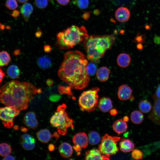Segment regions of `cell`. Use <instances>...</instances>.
<instances>
[{"label":"cell","instance_id":"6da1fadb","mask_svg":"<svg viewBox=\"0 0 160 160\" xmlns=\"http://www.w3.org/2000/svg\"><path fill=\"white\" fill-rule=\"evenodd\" d=\"M58 71L60 79L71 88L81 90L86 87L90 81L86 71L88 62L84 54L77 50L68 52Z\"/></svg>","mask_w":160,"mask_h":160},{"label":"cell","instance_id":"7a4b0ae2","mask_svg":"<svg viewBox=\"0 0 160 160\" xmlns=\"http://www.w3.org/2000/svg\"><path fill=\"white\" fill-rule=\"evenodd\" d=\"M37 92L36 87L30 82L12 80L0 88V103L18 110H23L27 108Z\"/></svg>","mask_w":160,"mask_h":160},{"label":"cell","instance_id":"3957f363","mask_svg":"<svg viewBox=\"0 0 160 160\" xmlns=\"http://www.w3.org/2000/svg\"><path fill=\"white\" fill-rule=\"evenodd\" d=\"M115 39L113 35L89 36L84 41L87 58L93 62L98 61L111 47Z\"/></svg>","mask_w":160,"mask_h":160},{"label":"cell","instance_id":"277c9868","mask_svg":"<svg viewBox=\"0 0 160 160\" xmlns=\"http://www.w3.org/2000/svg\"><path fill=\"white\" fill-rule=\"evenodd\" d=\"M89 36L84 26L72 25L57 34V44L60 49H67L84 41Z\"/></svg>","mask_w":160,"mask_h":160},{"label":"cell","instance_id":"5b68a950","mask_svg":"<svg viewBox=\"0 0 160 160\" xmlns=\"http://www.w3.org/2000/svg\"><path fill=\"white\" fill-rule=\"evenodd\" d=\"M66 108L65 104L59 105L50 119L52 125L57 128L58 132L61 135L66 134L68 128H73V121L66 112Z\"/></svg>","mask_w":160,"mask_h":160},{"label":"cell","instance_id":"8992f818","mask_svg":"<svg viewBox=\"0 0 160 160\" xmlns=\"http://www.w3.org/2000/svg\"><path fill=\"white\" fill-rule=\"evenodd\" d=\"M99 90L98 87H94L82 92L78 100L81 110L90 112L95 110L98 103L97 93Z\"/></svg>","mask_w":160,"mask_h":160},{"label":"cell","instance_id":"52a82bcc","mask_svg":"<svg viewBox=\"0 0 160 160\" xmlns=\"http://www.w3.org/2000/svg\"><path fill=\"white\" fill-rule=\"evenodd\" d=\"M120 138L119 137L112 136L106 134L102 137L98 149L103 154L110 157L119 151L117 144Z\"/></svg>","mask_w":160,"mask_h":160},{"label":"cell","instance_id":"ba28073f","mask_svg":"<svg viewBox=\"0 0 160 160\" xmlns=\"http://www.w3.org/2000/svg\"><path fill=\"white\" fill-rule=\"evenodd\" d=\"M20 111L10 106L0 107V120L4 126L9 128L12 127L14 119L19 114Z\"/></svg>","mask_w":160,"mask_h":160},{"label":"cell","instance_id":"9c48e42d","mask_svg":"<svg viewBox=\"0 0 160 160\" xmlns=\"http://www.w3.org/2000/svg\"><path fill=\"white\" fill-rule=\"evenodd\" d=\"M73 149L76 151H80L82 149L86 148L88 145V136L84 132H79L75 135L73 138Z\"/></svg>","mask_w":160,"mask_h":160},{"label":"cell","instance_id":"30bf717a","mask_svg":"<svg viewBox=\"0 0 160 160\" xmlns=\"http://www.w3.org/2000/svg\"><path fill=\"white\" fill-rule=\"evenodd\" d=\"M148 117L153 123L160 125V98L156 99Z\"/></svg>","mask_w":160,"mask_h":160},{"label":"cell","instance_id":"8fae6325","mask_svg":"<svg viewBox=\"0 0 160 160\" xmlns=\"http://www.w3.org/2000/svg\"><path fill=\"white\" fill-rule=\"evenodd\" d=\"M20 141L23 148L26 150H32L35 147V139L29 134H25L22 135Z\"/></svg>","mask_w":160,"mask_h":160},{"label":"cell","instance_id":"7c38bea8","mask_svg":"<svg viewBox=\"0 0 160 160\" xmlns=\"http://www.w3.org/2000/svg\"><path fill=\"white\" fill-rule=\"evenodd\" d=\"M85 160H109V157L103 154L98 149L93 148L85 152Z\"/></svg>","mask_w":160,"mask_h":160},{"label":"cell","instance_id":"4fadbf2b","mask_svg":"<svg viewBox=\"0 0 160 160\" xmlns=\"http://www.w3.org/2000/svg\"><path fill=\"white\" fill-rule=\"evenodd\" d=\"M23 121L27 127L33 129H36L38 125L36 114L33 111L28 112L25 114L24 117Z\"/></svg>","mask_w":160,"mask_h":160},{"label":"cell","instance_id":"5bb4252c","mask_svg":"<svg viewBox=\"0 0 160 160\" xmlns=\"http://www.w3.org/2000/svg\"><path fill=\"white\" fill-rule=\"evenodd\" d=\"M132 94V89L127 85L123 84L119 87L118 97L121 100L124 101L129 99L131 97Z\"/></svg>","mask_w":160,"mask_h":160},{"label":"cell","instance_id":"9a60e30c","mask_svg":"<svg viewBox=\"0 0 160 160\" xmlns=\"http://www.w3.org/2000/svg\"><path fill=\"white\" fill-rule=\"evenodd\" d=\"M130 14L128 9L124 7H121L118 8L115 13L116 19L120 22H125L129 20Z\"/></svg>","mask_w":160,"mask_h":160},{"label":"cell","instance_id":"2e32d148","mask_svg":"<svg viewBox=\"0 0 160 160\" xmlns=\"http://www.w3.org/2000/svg\"><path fill=\"white\" fill-rule=\"evenodd\" d=\"M58 150L60 155L65 158L71 157L73 152V148L71 146L66 142L63 143L60 145Z\"/></svg>","mask_w":160,"mask_h":160},{"label":"cell","instance_id":"e0dca14e","mask_svg":"<svg viewBox=\"0 0 160 160\" xmlns=\"http://www.w3.org/2000/svg\"><path fill=\"white\" fill-rule=\"evenodd\" d=\"M98 106L100 110L105 113L109 111L113 107L112 102L111 99L105 97H102L100 100Z\"/></svg>","mask_w":160,"mask_h":160},{"label":"cell","instance_id":"ac0fdd59","mask_svg":"<svg viewBox=\"0 0 160 160\" xmlns=\"http://www.w3.org/2000/svg\"><path fill=\"white\" fill-rule=\"evenodd\" d=\"M120 150L124 153H128L132 151L135 147L134 144L129 139L123 138L119 143Z\"/></svg>","mask_w":160,"mask_h":160},{"label":"cell","instance_id":"d6986e66","mask_svg":"<svg viewBox=\"0 0 160 160\" xmlns=\"http://www.w3.org/2000/svg\"><path fill=\"white\" fill-rule=\"evenodd\" d=\"M131 58L130 56L125 53H121L119 55L117 59L118 65L120 67L125 68L130 64Z\"/></svg>","mask_w":160,"mask_h":160},{"label":"cell","instance_id":"ffe728a7","mask_svg":"<svg viewBox=\"0 0 160 160\" xmlns=\"http://www.w3.org/2000/svg\"><path fill=\"white\" fill-rule=\"evenodd\" d=\"M113 128L115 132L120 134L127 130L128 126L126 122L123 119H120L114 122L113 125Z\"/></svg>","mask_w":160,"mask_h":160},{"label":"cell","instance_id":"44dd1931","mask_svg":"<svg viewBox=\"0 0 160 160\" xmlns=\"http://www.w3.org/2000/svg\"><path fill=\"white\" fill-rule=\"evenodd\" d=\"M33 11V7L30 3H26L23 5L20 9V11L25 20L27 21Z\"/></svg>","mask_w":160,"mask_h":160},{"label":"cell","instance_id":"7402d4cb","mask_svg":"<svg viewBox=\"0 0 160 160\" xmlns=\"http://www.w3.org/2000/svg\"><path fill=\"white\" fill-rule=\"evenodd\" d=\"M36 135L38 140L44 143L48 142L52 137L50 131L47 129L39 130L37 132Z\"/></svg>","mask_w":160,"mask_h":160},{"label":"cell","instance_id":"603a6c76","mask_svg":"<svg viewBox=\"0 0 160 160\" xmlns=\"http://www.w3.org/2000/svg\"><path fill=\"white\" fill-rule=\"evenodd\" d=\"M110 73V70L107 67L103 66L100 68L97 71L96 75L100 81L104 82L108 79Z\"/></svg>","mask_w":160,"mask_h":160},{"label":"cell","instance_id":"cb8c5ba5","mask_svg":"<svg viewBox=\"0 0 160 160\" xmlns=\"http://www.w3.org/2000/svg\"><path fill=\"white\" fill-rule=\"evenodd\" d=\"M130 119L134 124H139L141 123L144 119V116L140 111L135 110L132 112L130 115Z\"/></svg>","mask_w":160,"mask_h":160},{"label":"cell","instance_id":"d4e9b609","mask_svg":"<svg viewBox=\"0 0 160 160\" xmlns=\"http://www.w3.org/2000/svg\"><path fill=\"white\" fill-rule=\"evenodd\" d=\"M88 143L92 145H95L98 143L100 141V135L97 132L91 131L88 134Z\"/></svg>","mask_w":160,"mask_h":160},{"label":"cell","instance_id":"484cf974","mask_svg":"<svg viewBox=\"0 0 160 160\" xmlns=\"http://www.w3.org/2000/svg\"><path fill=\"white\" fill-rule=\"evenodd\" d=\"M37 63L40 68L45 69L50 67L52 65V62L51 59L49 57L44 56L38 59Z\"/></svg>","mask_w":160,"mask_h":160},{"label":"cell","instance_id":"4316f807","mask_svg":"<svg viewBox=\"0 0 160 160\" xmlns=\"http://www.w3.org/2000/svg\"><path fill=\"white\" fill-rule=\"evenodd\" d=\"M7 73L11 78L15 79L19 78L20 71L18 67L15 65L9 66L7 70Z\"/></svg>","mask_w":160,"mask_h":160},{"label":"cell","instance_id":"83f0119b","mask_svg":"<svg viewBox=\"0 0 160 160\" xmlns=\"http://www.w3.org/2000/svg\"><path fill=\"white\" fill-rule=\"evenodd\" d=\"M138 108L140 111L142 113H147L151 110L152 107L151 103L149 101L144 100L139 103Z\"/></svg>","mask_w":160,"mask_h":160},{"label":"cell","instance_id":"f1b7e54d","mask_svg":"<svg viewBox=\"0 0 160 160\" xmlns=\"http://www.w3.org/2000/svg\"><path fill=\"white\" fill-rule=\"evenodd\" d=\"M12 149L8 144L4 143L0 144V155L5 157L9 155L11 153Z\"/></svg>","mask_w":160,"mask_h":160},{"label":"cell","instance_id":"f546056e","mask_svg":"<svg viewBox=\"0 0 160 160\" xmlns=\"http://www.w3.org/2000/svg\"><path fill=\"white\" fill-rule=\"evenodd\" d=\"M10 60V56L7 52L5 51L0 52V66L7 65Z\"/></svg>","mask_w":160,"mask_h":160},{"label":"cell","instance_id":"4dcf8cb0","mask_svg":"<svg viewBox=\"0 0 160 160\" xmlns=\"http://www.w3.org/2000/svg\"><path fill=\"white\" fill-rule=\"evenodd\" d=\"M73 3L79 8L84 9L88 7L89 1L88 0H74Z\"/></svg>","mask_w":160,"mask_h":160},{"label":"cell","instance_id":"1f68e13d","mask_svg":"<svg viewBox=\"0 0 160 160\" xmlns=\"http://www.w3.org/2000/svg\"><path fill=\"white\" fill-rule=\"evenodd\" d=\"M86 69L88 74L89 76H92L94 75L96 72L97 68L95 64L90 63L88 64L87 65Z\"/></svg>","mask_w":160,"mask_h":160},{"label":"cell","instance_id":"d6a6232c","mask_svg":"<svg viewBox=\"0 0 160 160\" xmlns=\"http://www.w3.org/2000/svg\"><path fill=\"white\" fill-rule=\"evenodd\" d=\"M131 156L132 158L135 160L142 159L143 158V152L138 149H133L132 152Z\"/></svg>","mask_w":160,"mask_h":160},{"label":"cell","instance_id":"836d02e7","mask_svg":"<svg viewBox=\"0 0 160 160\" xmlns=\"http://www.w3.org/2000/svg\"><path fill=\"white\" fill-rule=\"evenodd\" d=\"M71 88L70 86L65 87L60 86L58 87V90L60 94H65L72 95V93L71 91Z\"/></svg>","mask_w":160,"mask_h":160},{"label":"cell","instance_id":"e575fe53","mask_svg":"<svg viewBox=\"0 0 160 160\" xmlns=\"http://www.w3.org/2000/svg\"><path fill=\"white\" fill-rule=\"evenodd\" d=\"M6 5L8 8L11 10H14L18 7V4L16 0H7Z\"/></svg>","mask_w":160,"mask_h":160},{"label":"cell","instance_id":"d590c367","mask_svg":"<svg viewBox=\"0 0 160 160\" xmlns=\"http://www.w3.org/2000/svg\"><path fill=\"white\" fill-rule=\"evenodd\" d=\"M34 3L38 8L44 9L47 6L48 1V0H35Z\"/></svg>","mask_w":160,"mask_h":160},{"label":"cell","instance_id":"8d00e7d4","mask_svg":"<svg viewBox=\"0 0 160 160\" xmlns=\"http://www.w3.org/2000/svg\"><path fill=\"white\" fill-rule=\"evenodd\" d=\"M60 96L58 95H51L49 97V100L52 102L58 101L61 98Z\"/></svg>","mask_w":160,"mask_h":160},{"label":"cell","instance_id":"74e56055","mask_svg":"<svg viewBox=\"0 0 160 160\" xmlns=\"http://www.w3.org/2000/svg\"><path fill=\"white\" fill-rule=\"evenodd\" d=\"M153 100L160 98V84L158 87L155 93L153 95Z\"/></svg>","mask_w":160,"mask_h":160},{"label":"cell","instance_id":"f35d334b","mask_svg":"<svg viewBox=\"0 0 160 160\" xmlns=\"http://www.w3.org/2000/svg\"><path fill=\"white\" fill-rule=\"evenodd\" d=\"M57 2L62 5H65L69 2L70 0H57Z\"/></svg>","mask_w":160,"mask_h":160},{"label":"cell","instance_id":"ab89813d","mask_svg":"<svg viewBox=\"0 0 160 160\" xmlns=\"http://www.w3.org/2000/svg\"><path fill=\"white\" fill-rule=\"evenodd\" d=\"M5 76V73L0 68V84L2 81L4 76Z\"/></svg>","mask_w":160,"mask_h":160},{"label":"cell","instance_id":"60d3db41","mask_svg":"<svg viewBox=\"0 0 160 160\" xmlns=\"http://www.w3.org/2000/svg\"><path fill=\"white\" fill-rule=\"evenodd\" d=\"M110 113L111 116H115L117 113V111L114 108L111 109L109 111Z\"/></svg>","mask_w":160,"mask_h":160},{"label":"cell","instance_id":"b9f144b4","mask_svg":"<svg viewBox=\"0 0 160 160\" xmlns=\"http://www.w3.org/2000/svg\"><path fill=\"white\" fill-rule=\"evenodd\" d=\"M19 15V12L17 10H14L13 11L11 14L12 15L15 17H17Z\"/></svg>","mask_w":160,"mask_h":160},{"label":"cell","instance_id":"7bdbcfd3","mask_svg":"<svg viewBox=\"0 0 160 160\" xmlns=\"http://www.w3.org/2000/svg\"><path fill=\"white\" fill-rule=\"evenodd\" d=\"M51 47L49 45H45L44 47V50L47 52H49L51 51Z\"/></svg>","mask_w":160,"mask_h":160},{"label":"cell","instance_id":"ee69618b","mask_svg":"<svg viewBox=\"0 0 160 160\" xmlns=\"http://www.w3.org/2000/svg\"><path fill=\"white\" fill-rule=\"evenodd\" d=\"M3 160H15V158L12 156L11 155H8L4 157L3 159Z\"/></svg>","mask_w":160,"mask_h":160},{"label":"cell","instance_id":"f6af8a7d","mask_svg":"<svg viewBox=\"0 0 160 160\" xmlns=\"http://www.w3.org/2000/svg\"><path fill=\"white\" fill-rule=\"evenodd\" d=\"M55 146L52 144H49L48 145V149L50 151H52L55 150Z\"/></svg>","mask_w":160,"mask_h":160},{"label":"cell","instance_id":"bcb514c9","mask_svg":"<svg viewBox=\"0 0 160 160\" xmlns=\"http://www.w3.org/2000/svg\"><path fill=\"white\" fill-rule=\"evenodd\" d=\"M46 83L48 86H51L53 84V81L51 79H48Z\"/></svg>","mask_w":160,"mask_h":160},{"label":"cell","instance_id":"7dc6e473","mask_svg":"<svg viewBox=\"0 0 160 160\" xmlns=\"http://www.w3.org/2000/svg\"><path fill=\"white\" fill-rule=\"evenodd\" d=\"M123 120L125 122H128L129 120V117L127 116H124L123 119Z\"/></svg>","mask_w":160,"mask_h":160},{"label":"cell","instance_id":"c3c4849f","mask_svg":"<svg viewBox=\"0 0 160 160\" xmlns=\"http://www.w3.org/2000/svg\"><path fill=\"white\" fill-rule=\"evenodd\" d=\"M41 31H38L36 33V36L37 37H40L41 35Z\"/></svg>","mask_w":160,"mask_h":160},{"label":"cell","instance_id":"681fc988","mask_svg":"<svg viewBox=\"0 0 160 160\" xmlns=\"http://www.w3.org/2000/svg\"><path fill=\"white\" fill-rule=\"evenodd\" d=\"M19 2L21 3H24L26 2L28 0H17Z\"/></svg>","mask_w":160,"mask_h":160},{"label":"cell","instance_id":"f907efd6","mask_svg":"<svg viewBox=\"0 0 160 160\" xmlns=\"http://www.w3.org/2000/svg\"><path fill=\"white\" fill-rule=\"evenodd\" d=\"M54 137H56L57 139L58 138L59 136L57 132H55L53 135Z\"/></svg>","mask_w":160,"mask_h":160},{"label":"cell","instance_id":"816d5d0a","mask_svg":"<svg viewBox=\"0 0 160 160\" xmlns=\"http://www.w3.org/2000/svg\"><path fill=\"white\" fill-rule=\"evenodd\" d=\"M21 129L22 131L25 132L27 131L28 130L26 128H22Z\"/></svg>","mask_w":160,"mask_h":160},{"label":"cell","instance_id":"f5cc1de1","mask_svg":"<svg viewBox=\"0 0 160 160\" xmlns=\"http://www.w3.org/2000/svg\"><path fill=\"white\" fill-rule=\"evenodd\" d=\"M0 27H1L0 26V28H1Z\"/></svg>","mask_w":160,"mask_h":160}]
</instances>
